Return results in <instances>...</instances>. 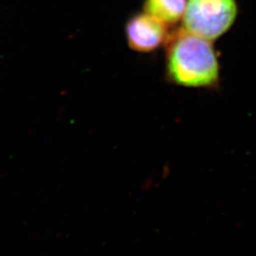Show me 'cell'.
<instances>
[{"mask_svg":"<svg viewBox=\"0 0 256 256\" xmlns=\"http://www.w3.org/2000/svg\"><path fill=\"white\" fill-rule=\"evenodd\" d=\"M238 12L236 0H187L182 28L214 41L234 26Z\"/></svg>","mask_w":256,"mask_h":256,"instance_id":"2","label":"cell"},{"mask_svg":"<svg viewBox=\"0 0 256 256\" xmlns=\"http://www.w3.org/2000/svg\"><path fill=\"white\" fill-rule=\"evenodd\" d=\"M166 72L176 86L216 88L220 82V57L212 41L183 28L176 30L168 40Z\"/></svg>","mask_w":256,"mask_h":256,"instance_id":"1","label":"cell"},{"mask_svg":"<svg viewBox=\"0 0 256 256\" xmlns=\"http://www.w3.org/2000/svg\"><path fill=\"white\" fill-rule=\"evenodd\" d=\"M168 25L147 14H138L128 20L126 34L128 46L138 52H151L168 42Z\"/></svg>","mask_w":256,"mask_h":256,"instance_id":"3","label":"cell"},{"mask_svg":"<svg viewBox=\"0 0 256 256\" xmlns=\"http://www.w3.org/2000/svg\"><path fill=\"white\" fill-rule=\"evenodd\" d=\"M187 0H144L146 12L166 25H174L182 20Z\"/></svg>","mask_w":256,"mask_h":256,"instance_id":"4","label":"cell"}]
</instances>
